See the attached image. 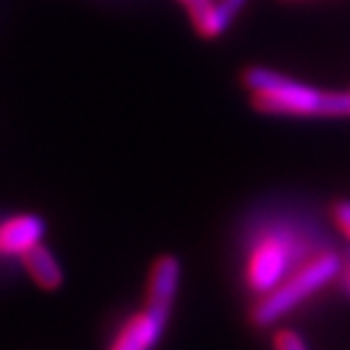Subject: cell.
<instances>
[{
	"label": "cell",
	"mask_w": 350,
	"mask_h": 350,
	"mask_svg": "<svg viewBox=\"0 0 350 350\" xmlns=\"http://www.w3.org/2000/svg\"><path fill=\"white\" fill-rule=\"evenodd\" d=\"M242 81L251 93L253 109L260 113L294 118L350 116V93L321 91L262 66H251L244 70Z\"/></svg>",
	"instance_id": "6da1fadb"
},
{
	"label": "cell",
	"mask_w": 350,
	"mask_h": 350,
	"mask_svg": "<svg viewBox=\"0 0 350 350\" xmlns=\"http://www.w3.org/2000/svg\"><path fill=\"white\" fill-rule=\"evenodd\" d=\"M341 271V260L334 251H321L301 262L296 269L289 271L278 285L269 292L258 296L256 305L251 308V323L258 327H269L280 319L292 314L296 308L321 292L337 278Z\"/></svg>",
	"instance_id": "7a4b0ae2"
},
{
	"label": "cell",
	"mask_w": 350,
	"mask_h": 350,
	"mask_svg": "<svg viewBox=\"0 0 350 350\" xmlns=\"http://www.w3.org/2000/svg\"><path fill=\"white\" fill-rule=\"evenodd\" d=\"M299 247L289 230H265L251 244L244 278L253 294L262 296L294 269Z\"/></svg>",
	"instance_id": "3957f363"
},
{
	"label": "cell",
	"mask_w": 350,
	"mask_h": 350,
	"mask_svg": "<svg viewBox=\"0 0 350 350\" xmlns=\"http://www.w3.org/2000/svg\"><path fill=\"white\" fill-rule=\"evenodd\" d=\"M170 312L156 310L145 305V310L136 312L118 330L109 350H154L165 332Z\"/></svg>",
	"instance_id": "277c9868"
},
{
	"label": "cell",
	"mask_w": 350,
	"mask_h": 350,
	"mask_svg": "<svg viewBox=\"0 0 350 350\" xmlns=\"http://www.w3.org/2000/svg\"><path fill=\"white\" fill-rule=\"evenodd\" d=\"M46 221L34 213H18L0 221V258H21L43 242Z\"/></svg>",
	"instance_id": "5b68a950"
},
{
	"label": "cell",
	"mask_w": 350,
	"mask_h": 350,
	"mask_svg": "<svg viewBox=\"0 0 350 350\" xmlns=\"http://www.w3.org/2000/svg\"><path fill=\"white\" fill-rule=\"evenodd\" d=\"M181 282V262L174 256H161L154 260L147 278V305L163 312H172V305Z\"/></svg>",
	"instance_id": "8992f818"
},
{
	"label": "cell",
	"mask_w": 350,
	"mask_h": 350,
	"mask_svg": "<svg viewBox=\"0 0 350 350\" xmlns=\"http://www.w3.org/2000/svg\"><path fill=\"white\" fill-rule=\"evenodd\" d=\"M21 265H23V269L29 278L34 280V285L46 289V292H55V289L64 285L62 265H59L57 256L43 242L25 251L23 256H21Z\"/></svg>",
	"instance_id": "52a82bcc"
},
{
	"label": "cell",
	"mask_w": 350,
	"mask_h": 350,
	"mask_svg": "<svg viewBox=\"0 0 350 350\" xmlns=\"http://www.w3.org/2000/svg\"><path fill=\"white\" fill-rule=\"evenodd\" d=\"M247 3L249 0H213L204 12V16L197 18L192 25L204 39H217V36L226 32L228 25L233 23Z\"/></svg>",
	"instance_id": "ba28073f"
},
{
	"label": "cell",
	"mask_w": 350,
	"mask_h": 350,
	"mask_svg": "<svg viewBox=\"0 0 350 350\" xmlns=\"http://www.w3.org/2000/svg\"><path fill=\"white\" fill-rule=\"evenodd\" d=\"M273 350H310L296 330H278L273 334Z\"/></svg>",
	"instance_id": "9c48e42d"
},
{
	"label": "cell",
	"mask_w": 350,
	"mask_h": 350,
	"mask_svg": "<svg viewBox=\"0 0 350 350\" xmlns=\"http://www.w3.org/2000/svg\"><path fill=\"white\" fill-rule=\"evenodd\" d=\"M332 221L350 242V201H337L332 206Z\"/></svg>",
	"instance_id": "30bf717a"
},
{
	"label": "cell",
	"mask_w": 350,
	"mask_h": 350,
	"mask_svg": "<svg viewBox=\"0 0 350 350\" xmlns=\"http://www.w3.org/2000/svg\"><path fill=\"white\" fill-rule=\"evenodd\" d=\"M341 280H344V287H346V292L350 294V262L344 267V265H341Z\"/></svg>",
	"instance_id": "8fae6325"
},
{
	"label": "cell",
	"mask_w": 350,
	"mask_h": 350,
	"mask_svg": "<svg viewBox=\"0 0 350 350\" xmlns=\"http://www.w3.org/2000/svg\"><path fill=\"white\" fill-rule=\"evenodd\" d=\"M287 3H301V0H287Z\"/></svg>",
	"instance_id": "7c38bea8"
},
{
	"label": "cell",
	"mask_w": 350,
	"mask_h": 350,
	"mask_svg": "<svg viewBox=\"0 0 350 350\" xmlns=\"http://www.w3.org/2000/svg\"><path fill=\"white\" fill-rule=\"evenodd\" d=\"M181 3H188V0H181Z\"/></svg>",
	"instance_id": "4fadbf2b"
}]
</instances>
